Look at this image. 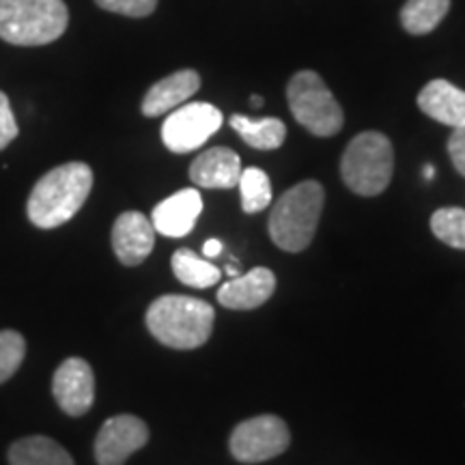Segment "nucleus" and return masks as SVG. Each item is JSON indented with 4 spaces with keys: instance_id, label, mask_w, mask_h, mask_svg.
Returning a JSON list of instances; mask_svg holds the SVG:
<instances>
[{
    "instance_id": "ddd939ff",
    "label": "nucleus",
    "mask_w": 465,
    "mask_h": 465,
    "mask_svg": "<svg viewBox=\"0 0 465 465\" xmlns=\"http://www.w3.org/2000/svg\"><path fill=\"white\" fill-rule=\"evenodd\" d=\"M276 291V276L267 267H254L248 274L235 276L218 291V302L231 311H252L263 306Z\"/></svg>"
},
{
    "instance_id": "39448f33",
    "label": "nucleus",
    "mask_w": 465,
    "mask_h": 465,
    "mask_svg": "<svg viewBox=\"0 0 465 465\" xmlns=\"http://www.w3.org/2000/svg\"><path fill=\"white\" fill-rule=\"evenodd\" d=\"M394 173L392 143L380 132H362L347 144L341 160L342 182L360 196H377L391 185Z\"/></svg>"
},
{
    "instance_id": "dca6fc26",
    "label": "nucleus",
    "mask_w": 465,
    "mask_h": 465,
    "mask_svg": "<svg viewBox=\"0 0 465 465\" xmlns=\"http://www.w3.org/2000/svg\"><path fill=\"white\" fill-rule=\"evenodd\" d=\"M418 108L441 125H465V91L450 84L449 80H431L418 93Z\"/></svg>"
},
{
    "instance_id": "bb28decb",
    "label": "nucleus",
    "mask_w": 465,
    "mask_h": 465,
    "mask_svg": "<svg viewBox=\"0 0 465 465\" xmlns=\"http://www.w3.org/2000/svg\"><path fill=\"white\" fill-rule=\"evenodd\" d=\"M203 252H205L207 259L218 257V254L223 252V243H220V240H209L205 246H203Z\"/></svg>"
},
{
    "instance_id": "f03ea898",
    "label": "nucleus",
    "mask_w": 465,
    "mask_h": 465,
    "mask_svg": "<svg viewBox=\"0 0 465 465\" xmlns=\"http://www.w3.org/2000/svg\"><path fill=\"white\" fill-rule=\"evenodd\" d=\"M216 311L190 295H162L149 306L147 328L162 345L171 349H196L212 336Z\"/></svg>"
},
{
    "instance_id": "4be33fe9",
    "label": "nucleus",
    "mask_w": 465,
    "mask_h": 465,
    "mask_svg": "<svg viewBox=\"0 0 465 465\" xmlns=\"http://www.w3.org/2000/svg\"><path fill=\"white\" fill-rule=\"evenodd\" d=\"M431 231L446 246L465 250V209L441 207L431 216Z\"/></svg>"
},
{
    "instance_id": "f3484780",
    "label": "nucleus",
    "mask_w": 465,
    "mask_h": 465,
    "mask_svg": "<svg viewBox=\"0 0 465 465\" xmlns=\"http://www.w3.org/2000/svg\"><path fill=\"white\" fill-rule=\"evenodd\" d=\"M9 465H75L69 452L45 435L17 440L9 449Z\"/></svg>"
},
{
    "instance_id": "a878e982",
    "label": "nucleus",
    "mask_w": 465,
    "mask_h": 465,
    "mask_svg": "<svg viewBox=\"0 0 465 465\" xmlns=\"http://www.w3.org/2000/svg\"><path fill=\"white\" fill-rule=\"evenodd\" d=\"M449 155L457 173L465 177V125L455 127L449 138Z\"/></svg>"
},
{
    "instance_id": "cd10ccee",
    "label": "nucleus",
    "mask_w": 465,
    "mask_h": 465,
    "mask_svg": "<svg viewBox=\"0 0 465 465\" xmlns=\"http://www.w3.org/2000/svg\"><path fill=\"white\" fill-rule=\"evenodd\" d=\"M424 179H433L435 177V168L431 164H424Z\"/></svg>"
},
{
    "instance_id": "aec40b11",
    "label": "nucleus",
    "mask_w": 465,
    "mask_h": 465,
    "mask_svg": "<svg viewBox=\"0 0 465 465\" xmlns=\"http://www.w3.org/2000/svg\"><path fill=\"white\" fill-rule=\"evenodd\" d=\"M450 9V0H407L401 9V25L410 35H429L440 26Z\"/></svg>"
},
{
    "instance_id": "6ab92c4d",
    "label": "nucleus",
    "mask_w": 465,
    "mask_h": 465,
    "mask_svg": "<svg viewBox=\"0 0 465 465\" xmlns=\"http://www.w3.org/2000/svg\"><path fill=\"white\" fill-rule=\"evenodd\" d=\"M171 263L173 274L177 276V281H182L183 284L194 289L213 287V284L223 278V272H220L216 265L201 259L199 254L190 248H179L177 252L173 254Z\"/></svg>"
},
{
    "instance_id": "7ed1b4c3",
    "label": "nucleus",
    "mask_w": 465,
    "mask_h": 465,
    "mask_svg": "<svg viewBox=\"0 0 465 465\" xmlns=\"http://www.w3.org/2000/svg\"><path fill=\"white\" fill-rule=\"evenodd\" d=\"M325 203L323 185L302 182L284 192L270 213V237L284 252H302L315 237Z\"/></svg>"
},
{
    "instance_id": "f257e3e1",
    "label": "nucleus",
    "mask_w": 465,
    "mask_h": 465,
    "mask_svg": "<svg viewBox=\"0 0 465 465\" xmlns=\"http://www.w3.org/2000/svg\"><path fill=\"white\" fill-rule=\"evenodd\" d=\"M93 188V171L84 162H67L45 173L26 203L28 220L37 229H56L83 209Z\"/></svg>"
},
{
    "instance_id": "0eeeda50",
    "label": "nucleus",
    "mask_w": 465,
    "mask_h": 465,
    "mask_svg": "<svg viewBox=\"0 0 465 465\" xmlns=\"http://www.w3.org/2000/svg\"><path fill=\"white\" fill-rule=\"evenodd\" d=\"M291 444L289 427L278 416H257L243 420L232 429L229 449L231 455L242 463L270 461L282 455Z\"/></svg>"
},
{
    "instance_id": "9b49d317",
    "label": "nucleus",
    "mask_w": 465,
    "mask_h": 465,
    "mask_svg": "<svg viewBox=\"0 0 465 465\" xmlns=\"http://www.w3.org/2000/svg\"><path fill=\"white\" fill-rule=\"evenodd\" d=\"M155 246V229L141 212H124L113 226V250L124 265H141Z\"/></svg>"
},
{
    "instance_id": "a211bd4d",
    "label": "nucleus",
    "mask_w": 465,
    "mask_h": 465,
    "mask_svg": "<svg viewBox=\"0 0 465 465\" xmlns=\"http://www.w3.org/2000/svg\"><path fill=\"white\" fill-rule=\"evenodd\" d=\"M232 130L242 136V141L259 151H274L284 143L287 127L281 119L265 116V119H250L243 114H232L229 119Z\"/></svg>"
},
{
    "instance_id": "9d476101",
    "label": "nucleus",
    "mask_w": 465,
    "mask_h": 465,
    "mask_svg": "<svg viewBox=\"0 0 465 465\" xmlns=\"http://www.w3.org/2000/svg\"><path fill=\"white\" fill-rule=\"evenodd\" d=\"M52 394L67 416H84L95 401V375L83 358H67L56 369Z\"/></svg>"
},
{
    "instance_id": "2eb2a0df",
    "label": "nucleus",
    "mask_w": 465,
    "mask_h": 465,
    "mask_svg": "<svg viewBox=\"0 0 465 465\" xmlns=\"http://www.w3.org/2000/svg\"><path fill=\"white\" fill-rule=\"evenodd\" d=\"M201 89V75L194 69H182L166 75L147 91L143 100L144 116H160L179 108Z\"/></svg>"
},
{
    "instance_id": "393cba45",
    "label": "nucleus",
    "mask_w": 465,
    "mask_h": 465,
    "mask_svg": "<svg viewBox=\"0 0 465 465\" xmlns=\"http://www.w3.org/2000/svg\"><path fill=\"white\" fill-rule=\"evenodd\" d=\"M17 134H20V127H17L14 110H11L9 97L0 91V151L7 149L17 138Z\"/></svg>"
},
{
    "instance_id": "4468645a",
    "label": "nucleus",
    "mask_w": 465,
    "mask_h": 465,
    "mask_svg": "<svg viewBox=\"0 0 465 465\" xmlns=\"http://www.w3.org/2000/svg\"><path fill=\"white\" fill-rule=\"evenodd\" d=\"M242 160L229 147H212L192 162L190 179L199 188L231 190L240 183Z\"/></svg>"
},
{
    "instance_id": "20e7f679",
    "label": "nucleus",
    "mask_w": 465,
    "mask_h": 465,
    "mask_svg": "<svg viewBox=\"0 0 465 465\" xmlns=\"http://www.w3.org/2000/svg\"><path fill=\"white\" fill-rule=\"evenodd\" d=\"M69 25L63 0H0V39L14 45L56 42Z\"/></svg>"
},
{
    "instance_id": "f8f14e48",
    "label": "nucleus",
    "mask_w": 465,
    "mask_h": 465,
    "mask_svg": "<svg viewBox=\"0 0 465 465\" xmlns=\"http://www.w3.org/2000/svg\"><path fill=\"white\" fill-rule=\"evenodd\" d=\"M203 212L201 192L194 188H185L174 192L160 205H155L151 213V224L153 229L166 237H185L194 229L196 220Z\"/></svg>"
},
{
    "instance_id": "b1692460",
    "label": "nucleus",
    "mask_w": 465,
    "mask_h": 465,
    "mask_svg": "<svg viewBox=\"0 0 465 465\" xmlns=\"http://www.w3.org/2000/svg\"><path fill=\"white\" fill-rule=\"evenodd\" d=\"M97 7L127 17H147L158 7V0H95Z\"/></svg>"
},
{
    "instance_id": "1a4fd4ad",
    "label": "nucleus",
    "mask_w": 465,
    "mask_h": 465,
    "mask_svg": "<svg viewBox=\"0 0 465 465\" xmlns=\"http://www.w3.org/2000/svg\"><path fill=\"white\" fill-rule=\"evenodd\" d=\"M149 441V427L138 416L108 418L95 438L97 465H124L134 452Z\"/></svg>"
},
{
    "instance_id": "412c9836",
    "label": "nucleus",
    "mask_w": 465,
    "mask_h": 465,
    "mask_svg": "<svg viewBox=\"0 0 465 465\" xmlns=\"http://www.w3.org/2000/svg\"><path fill=\"white\" fill-rule=\"evenodd\" d=\"M242 207L246 213H257L270 207L272 203V183L270 177L261 168H246L240 177Z\"/></svg>"
},
{
    "instance_id": "6e6552de",
    "label": "nucleus",
    "mask_w": 465,
    "mask_h": 465,
    "mask_svg": "<svg viewBox=\"0 0 465 465\" xmlns=\"http://www.w3.org/2000/svg\"><path fill=\"white\" fill-rule=\"evenodd\" d=\"M223 113L212 104H185L166 116L162 125V141L173 153H190L203 147L223 127Z\"/></svg>"
},
{
    "instance_id": "5701e85b",
    "label": "nucleus",
    "mask_w": 465,
    "mask_h": 465,
    "mask_svg": "<svg viewBox=\"0 0 465 465\" xmlns=\"http://www.w3.org/2000/svg\"><path fill=\"white\" fill-rule=\"evenodd\" d=\"M26 356L25 336L15 330H0V383L15 375Z\"/></svg>"
},
{
    "instance_id": "423d86ee",
    "label": "nucleus",
    "mask_w": 465,
    "mask_h": 465,
    "mask_svg": "<svg viewBox=\"0 0 465 465\" xmlns=\"http://www.w3.org/2000/svg\"><path fill=\"white\" fill-rule=\"evenodd\" d=\"M287 102L295 121L315 136L328 138L342 130L345 114L341 104L325 86L322 75L311 69L298 72L289 80Z\"/></svg>"
},
{
    "instance_id": "c756f323",
    "label": "nucleus",
    "mask_w": 465,
    "mask_h": 465,
    "mask_svg": "<svg viewBox=\"0 0 465 465\" xmlns=\"http://www.w3.org/2000/svg\"><path fill=\"white\" fill-rule=\"evenodd\" d=\"M250 102H252V106H263V97H259V95H252V100H250Z\"/></svg>"
},
{
    "instance_id": "c85d7f7f",
    "label": "nucleus",
    "mask_w": 465,
    "mask_h": 465,
    "mask_svg": "<svg viewBox=\"0 0 465 465\" xmlns=\"http://www.w3.org/2000/svg\"><path fill=\"white\" fill-rule=\"evenodd\" d=\"M226 274L235 278V276H240V272H237V267H235V265H226Z\"/></svg>"
}]
</instances>
